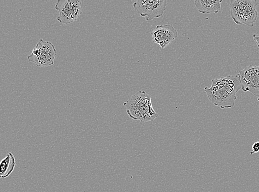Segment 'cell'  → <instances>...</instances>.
Masks as SVG:
<instances>
[{
  "instance_id": "7",
  "label": "cell",
  "mask_w": 259,
  "mask_h": 192,
  "mask_svg": "<svg viewBox=\"0 0 259 192\" xmlns=\"http://www.w3.org/2000/svg\"><path fill=\"white\" fill-rule=\"evenodd\" d=\"M151 34L154 43L159 45L162 50L165 49L178 36L177 30L170 24L156 26Z\"/></svg>"
},
{
  "instance_id": "12",
  "label": "cell",
  "mask_w": 259,
  "mask_h": 192,
  "mask_svg": "<svg viewBox=\"0 0 259 192\" xmlns=\"http://www.w3.org/2000/svg\"><path fill=\"white\" fill-rule=\"evenodd\" d=\"M252 151L250 152V155L259 152V141H257L253 144L252 146Z\"/></svg>"
},
{
  "instance_id": "9",
  "label": "cell",
  "mask_w": 259,
  "mask_h": 192,
  "mask_svg": "<svg viewBox=\"0 0 259 192\" xmlns=\"http://www.w3.org/2000/svg\"><path fill=\"white\" fill-rule=\"evenodd\" d=\"M39 54L47 55L55 58L57 50L51 42L40 39L37 45L34 48L32 55H38Z\"/></svg>"
},
{
  "instance_id": "1",
  "label": "cell",
  "mask_w": 259,
  "mask_h": 192,
  "mask_svg": "<svg viewBox=\"0 0 259 192\" xmlns=\"http://www.w3.org/2000/svg\"><path fill=\"white\" fill-rule=\"evenodd\" d=\"M241 89L242 85L238 74L213 80L211 87L204 88V92L215 106L221 109H228L234 107L237 100L236 94Z\"/></svg>"
},
{
  "instance_id": "3",
  "label": "cell",
  "mask_w": 259,
  "mask_h": 192,
  "mask_svg": "<svg viewBox=\"0 0 259 192\" xmlns=\"http://www.w3.org/2000/svg\"><path fill=\"white\" fill-rule=\"evenodd\" d=\"M258 5L259 0H232L230 8L233 20L237 25L254 26L257 18L256 8Z\"/></svg>"
},
{
  "instance_id": "2",
  "label": "cell",
  "mask_w": 259,
  "mask_h": 192,
  "mask_svg": "<svg viewBox=\"0 0 259 192\" xmlns=\"http://www.w3.org/2000/svg\"><path fill=\"white\" fill-rule=\"evenodd\" d=\"M129 117L142 123L153 122L158 114L153 109L151 95L140 91L124 103Z\"/></svg>"
},
{
  "instance_id": "8",
  "label": "cell",
  "mask_w": 259,
  "mask_h": 192,
  "mask_svg": "<svg viewBox=\"0 0 259 192\" xmlns=\"http://www.w3.org/2000/svg\"><path fill=\"white\" fill-rule=\"evenodd\" d=\"M222 0H196L195 5L201 14H218L221 10Z\"/></svg>"
},
{
  "instance_id": "11",
  "label": "cell",
  "mask_w": 259,
  "mask_h": 192,
  "mask_svg": "<svg viewBox=\"0 0 259 192\" xmlns=\"http://www.w3.org/2000/svg\"><path fill=\"white\" fill-rule=\"evenodd\" d=\"M54 59L52 57L48 56L42 54H39L38 55H31L28 57L29 62L34 63L38 67H47L51 66L54 63Z\"/></svg>"
},
{
  "instance_id": "10",
  "label": "cell",
  "mask_w": 259,
  "mask_h": 192,
  "mask_svg": "<svg viewBox=\"0 0 259 192\" xmlns=\"http://www.w3.org/2000/svg\"><path fill=\"white\" fill-rule=\"evenodd\" d=\"M16 166V160L14 156L12 153H8L1 163V171L0 177L6 178L9 177L14 171Z\"/></svg>"
},
{
  "instance_id": "13",
  "label": "cell",
  "mask_w": 259,
  "mask_h": 192,
  "mask_svg": "<svg viewBox=\"0 0 259 192\" xmlns=\"http://www.w3.org/2000/svg\"><path fill=\"white\" fill-rule=\"evenodd\" d=\"M253 38H254V41L257 47L259 48V35L253 34Z\"/></svg>"
},
{
  "instance_id": "5",
  "label": "cell",
  "mask_w": 259,
  "mask_h": 192,
  "mask_svg": "<svg viewBox=\"0 0 259 192\" xmlns=\"http://www.w3.org/2000/svg\"><path fill=\"white\" fill-rule=\"evenodd\" d=\"M82 2L73 0H58L55 9L59 12L57 20L63 24H69L76 21L82 14Z\"/></svg>"
},
{
  "instance_id": "6",
  "label": "cell",
  "mask_w": 259,
  "mask_h": 192,
  "mask_svg": "<svg viewBox=\"0 0 259 192\" xmlns=\"http://www.w3.org/2000/svg\"><path fill=\"white\" fill-rule=\"evenodd\" d=\"M239 76L243 91L259 97V65H250L239 70Z\"/></svg>"
},
{
  "instance_id": "4",
  "label": "cell",
  "mask_w": 259,
  "mask_h": 192,
  "mask_svg": "<svg viewBox=\"0 0 259 192\" xmlns=\"http://www.w3.org/2000/svg\"><path fill=\"white\" fill-rule=\"evenodd\" d=\"M166 6V0H139L133 4L137 13L148 22L163 15Z\"/></svg>"
}]
</instances>
